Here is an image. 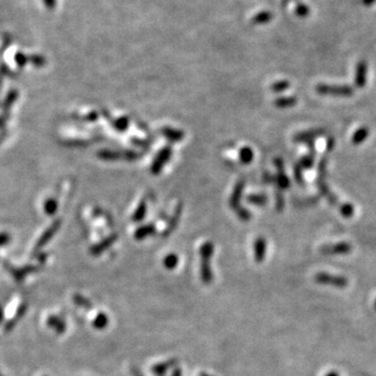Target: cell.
<instances>
[{"label": "cell", "mask_w": 376, "mask_h": 376, "mask_svg": "<svg viewBox=\"0 0 376 376\" xmlns=\"http://www.w3.org/2000/svg\"><path fill=\"white\" fill-rule=\"evenodd\" d=\"M317 91L320 94L335 95V96H350L352 95L353 90L348 86H328V85H319Z\"/></svg>", "instance_id": "cell-1"}, {"label": "cell", "mask_w": 376, "mask_h": 376, "mask_svg": "<svg viewBox=\"0 0 376 376\" xmlns=\"http://www.w3.org/2000/svg\"><path fill=\"white\" fill-rule=\"evenodd\" d=\"M171 156H172V149L169 147L164 148L158 155L156 156V158L152 164V173L155 175L160 173L164 164L169 160V158H171Z\"/></svg>", "instance_id": "cell-2"}, {"label": "cell", "mask_w": 376, "mask_h": 376, "mask_svg": "<svg viewBox=\"0 0 376 376\" xmlns=\"http://www.w3.org/2000/svg\"><path fill=\"white\" fill-rule=\"evenodd\" d=\"M366 74H367V65L361 61L357 64L356 68V77H355V84L357 87H363L366 84Z\"/></svg>", "instance_id": "cell-3"}, {"label": "cell", "mask_w": 376, "mask_h": 376, "mask_svg": "<svg viewBox=\"0 0 376 376\" xmlns=\"http://www.w3.org/2000/svg\"><path fill=\"white\" fill-rule=\"evenodd\" d=\"M161 132H162V135L164 137H166L168 140L174 141V142L180 141V140L183 139V137H184V133L179 131V130H176V129L164 128V129L161 130Z\"/></svg>", "instance_id": "cell-4"}, {"label": "cell", "mask_w": 376, "mask_h": 376, "mask_svg": "<svg viewBox=\"0 0 376 376\" xmlns=\"http://www.w3.org/2000/svg\"><path fill=\"white\" fill-rule=\"evenodd\" d=\"M244 186H245V182L239 181L238 183L236 184V186L234 187L232 197H231V201H230V205H231V207L234 208V209H236L238 207V204H239V201H240V198H241V193H242V189H244Z\"/></svg>", "instance_id": "cell-5"}, {"label": "cell", "mask_w": 376, "mask_h": 376, "mask_svg": "<svg viewBox=\"0 0 376 376\" xmlns=\"http://www.w3.org/2000/svg\"><path fill=\"white\" fill-rule=\"evenodd\" d=\"M265 240L262 237L257 238L255 241V246H254V249H255V259L257 262H261L263 260L265 255Z\"/></svg>", "instance_id": "cell-6"}, {"label": "cell", "mask_w": 376, "mask_h": 376, "mask_svg": "<svg viewBox=\"0 0 376 376\" xmlns=\"http://www.w3.org/2000/svg\"><path fill=\"white\" fill-rule=\"evenodd\" d=\"M155 231V227L154 225H145L137 229V231L135 233V237L137 239H142L145 238L148 235L152 234Z\"/></svg>", "instance_id": "cell-7"}, {"label": "cell", "mask_w": 376, "mask_h": 376, "mask_svg": "<svg viewBox=\"0 0 376 376\" xmlns=\"http://www.w3.org/2000/svg\"><path fill=\"white\" fill-rule=\"evenodd\" d=\"M239 159L241 161V163L244 164H249L252 162L253 160V151L252 149L248 148V147H245L240 149L239 151Z\"/></svg>", "instance_id": "cell-8"}, {"label": "cell", "mask_w": 376, "mask_h": 376, "mask_svg": "<svg viewBox=\"0 0 376 376\" xmlns=\"http://www.w3.org/2000/svg\"><path fill=\"white\" fill-rule=\"evenodd\" d=\"M277 163L279 164L278 168H279V173H278V176H277V182H278V185L280 186L281 188H287L288 187V179L286 178L285 174L282 172V165H281V161L280 160H277Z\"/></svg>", "instance_id": "cell-9"}, {"label": "cell", "mask_w": 376, "mask_h": 376, "mask_svg": "<svg viewBox=\"0 0 376 376\" xmlns=\"http://www.w3.org/2000/svg\"><path fill=\"white\" fill-rule=\"evenodd\" d=\"M368 135H369V131L366 128H361L355 132L352 141L354 144H359L368 137Z\"/></svg>", "instance_id": "cell-10"}, {"label": "cell", "mask_w": 376, "mask_h": 376, "mask_svg": "<svg viewBox=\"0 0 376 376\" xmlns=\"http://www.w3.org/2000/svg\"><path fill=\"white\" fill-rule=\"evenodd\" d=\"M145 212H147V205H145V202L142 201L139 206L137 207V210L135 211L134 215H133V221L134 222H140L143 220V217L145 215Z\"/></svg>", "instance_id": "cell-11"}, {"label": "cell", "mask_w": 376, "mask_h": 376, "mask_svg": "<svg viewBox=\"0 0 376 376\" xmlns=\"http://www.w3.org/2000/svg\"><path fill=\"white\" fill-rule=\"evenodd\" d=\"M296 103H297L296 98H281V99L276 100L275 105L278 108H287V107L295 106Z\"/></svg>", "instance_id": "cell-12"}, {"label": "cell", "mask_w": 376, "mask_h": 376, "mask_svg": "<svg viewBox=\"0 0 376 376\" xmlns=\"http://www.w3.org/2000/svg\"><path fill=\"white\" fill-rule=\"evenodd\" d=\"M178 256L175 255V254H169V255H167L165 258H164V266L166 269H169V270H173L175 269L177 264H178Z\"/></svg>", "instance_id": "cell-13"}, {"label": "cell", "mask_w": 376, "mask_h": 376, "mask_svg": "<svg viewBox=\"0 0 376 376\" xmlns=\"http://www.w3.org/2000/svg\"><path fill=\"white\" fill-rule=\"evenodd\" d=\"M248 202L252 204H256V205H264L266 203V198L262 195H252L248 197Z\"/></svg>", "instance_id": "cell-14"}, {"label": "cell", "mask_w": 376, "mask_h": 376, "mask_svg": "<svg viewBox=\"0 0 376 376\" xmlns=\"http://www.w3.org/2000/svg\"><path fill=\"white\" fill-rule=\"evenodd\" d=\"M180 212H181V209H180V208H178V209H177V211L175 212V214H174L173 218H172V221H171V225H169V226H168L167 230H166V231L164 232V235H165V236H166V235H168V234H169V233H171V232L173 231V230L175 229V227H176V225H177V222H178V220H179V215H180Z\"/></svg>", "instance_id": "cell-15"}, {"label": "cell", "mask_w": 376, "mask_h": 376, "mask_svg": "<svg viewBox=\"0 0 376 376\" xmlns=\"http://www.w3.org/2000/svg\"><path fill=\"white\" fill-rule=\"evenodd\" d=\"M288 87H289V83L286 82V81H282V82H278V83L273 84L271 89L274 92H280V91L286 90Z\"/></svg>", "instance_id": "cell-16"}, {"label": "cell", "mask_w": 376, "mask_h": 376, "mask_svg": "<svg viewBox=\"0 0 376 376\" xmlns=\"http://www.w3.org/2000/svg\"><path fill=\"white\" fill-rule=\"evenodd\" d=\"M116 125H117L116 127H117L118 130H120V131H125V130L128 129L129 120H128L127 118H121V119H119V120L117 121Z\"/></svg>", "instance_id": "cell-17"}, {"label": "cell", "mask_w": 376, "mask_h": 376, "mask_svg": "<svg viewBox=\"0 0 376 376\" xmlns=\"http://www.w3.org/2000/svg\"><path fill=\"white\" fill-rule=\"evenodd\" d=\"M342 214H344L345 216H350L353 214V206L352 205H344L342 207V210H341Z\"/></svg>", "instance_id": "cell-18"}, {"label": "cell", "mask_w": 376, "mask_h": 376, "mask_svg": "<svg viewBox=\"0 0 376 376\" xmlns=\"http://www.w3.org/2000/svg\"><path fill=\"white\" fill-rule=\"evenodd\" d=\"M237 214H238V216H239L240 220H242V221H248L249 218H250V215H251L250 212L247 211V210L244 209V208H242V209H238Z\"/></svg>", "instance_id": "cell-19"}, {"label": "cell", "mask_w": 376, "mask_h": 376, "mask_svg": "<svg viewBox=\"0 0 376 376\" xmlns=\"http://www.w3.org/2000/svg\"><path fill=\"white\" fill-rule=\"evenodd\" d=\"M312 163H313V159H312L311 156L310 157H305V158L300 162L301 167H305V168L310 167L312 165Z\"/></svg>", "instance_id": "cell-20"}, {"label": "cell", "mask_w": 376, "mask_h": 376, "mask_svg": "<svg viewBox=\"0 0 376 376\" xmlns=\"http://www.w3.org/2000/svg\"><path fill=\"white\" fill-rule=\"evenodd\" d=\"M43 3L48 10H54L57 7V0H43Z\"/></svg>", "instance_id": "cell-21"}, {"label": "cell", "mask_w": 376, "mask_h": 376, "mask_svg": "<svg viewBox=\"0 0 376 376\" xmlns=\"http://www.w3.org/2000/svg\"><path fill=\"white\" fill-rule=\"evenodd\" d=\"M107 318L105 317V316H103V314H102V316H100L99 317V319H98V323H96V326H98V327H101V328H102V327H104L106 324H107Z\"/></svg>", "instance_id": "cell-22"}, {"label": "cell", "mask_w": 376, "mask_h": 376, "mask_svg": "<svg viewBox=\"0 0 376 376\" xmlns=\"http://www.w3.org/2000/svg\"><path fill=\"white\" fill-rule=\"evenodd\" d=\"M373 2H374V0H363V4L367 5V6H370V5L373 4Z\"/></svg>", "instance_id": "cell-23"}, {"label": "cell", "mask_w": 376, "mask_h": 376, "mask_svg": "<svg viewBox=\"0 0 376 376\" xmlns=\"http://www.w3.org/2000/svg\"><path fill=\"white\" fill-rule=\"evenodd\" d=\"M203 376H210V375H203Z\"/></svg>", "instance_id": "cell-24"}]
</instances>
